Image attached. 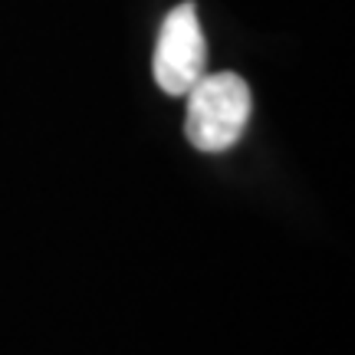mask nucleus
I'll return each mask as SVG.
<instances>
[{
  "label": "nucleus",
  "instance_id": "f03ea898",
  "mask_svg": "<svg viewBox=\"0 0 355 355\" xmlns=\"http://www.w3.org/2000/svg\"><path fill=\"white\" fill-rule=\"evenodd\" d=\"M155 83L168 96H188L191 86L207 73V43L194 3H181L165 17L155 43Z\"/></svg>",
  "mask_w": 355,
  "mask_h": 355
},
{
  "label": "nucleus",
  "instance_id": "f257e3e1",
  "mask_svg": "<svg viewBox=\"0 0 355 355\" xmlns=\"http://www.w3.org/2000/svg\"><path fill=\"white\" fill-rule=\"evenodd\" d=\"M250 89L237 73H204L188 92L184 135L198 152H227L243 139Z\"/></svg>",
  "mask_w": 355,
  "mask_h": 355
}]
</instances>
